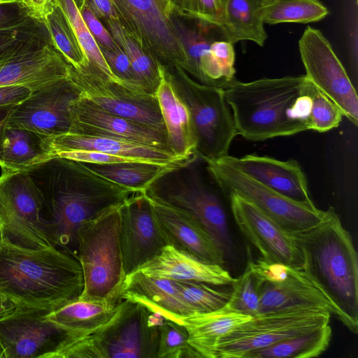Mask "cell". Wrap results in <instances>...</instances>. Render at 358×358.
I'll use <instances>...</instances> for the list:
<instances>
[{
	"instance_id": "cell-1",
	"label": "cell",
	"mask_w": 358,
	"mask_h": 358,
	"mask_svg": "<svg viewBox=\"0 0 358 358\" xmlns=\"http://www.w3.org/2000/svg\"><path fill=\"white\" fill-rule=\"evenodd\" d=\"M43 199V216L55 246L77 259L80 227L133 193L91 171L83 162L54 157L26 171Z\"/></svg>"
},
{
	"instance_id": "cell-2",
	"label": "cell",
	"mask_w": 358,
	"mask_h": 358,
	"mask_svg": "<svg viewBox=\"0 0 358 358\" xmlns=\"http://www.w3.org/2000/svg\"><path fill=\"white\" fill-rule=\"evenodd\" d=\"M82 268L73 255L56 247L29 249L0 234V296L17 308L52 311L79 299Z\"/></svg>"
},
{
	"instance_id": "cell-3",
	"label": "cell",
	"mask_w": 358,
	"mask_h": 358,
	"mask_svg": "<svg viewBox=\"0 0 358 358\" xmlns=\"http://www.w3.org/2000/svg\"><path fill=\"white\" fill-rule=\"evenodd\" d=\"M315 86L305 75L236 80L224 88L238 135L250 141L308 130Z\"/></svg>"
},
{
	"instance_id": "cell-4",
	"label": "cell",
	"mask_w": 358,
	"mask_h": 358,
	"mask_svg": "<svg viewBox=\"0 0 358 358\" xmlns=\"http://www.w3.org/2000/svg\"><path fill=\"white\" fill-rule=\"evenodd\" d=\"M289 234L301 253L303 269L329 301L331 313L357 334V254L334 208L315 225Z\"/></svg>"
},
{
	"instance_id": "cell-5",
	"label": "cell",
	"mask_w": 358,
	"mask_h": 358,
	"mask_svg": "<svg viewBox=\"0 0 358 358\" xmlns=\"http://www.w3.org/2000/svg\"><path fill=\"white\" fill-rule=\"evenodd\" d=\"M145 306L121 300L111 319L68 345L54 358H157L159 327Z\"/></svg>"
},
{
	"instance_id": "cell-6",
	"label": "cell",
	"mask_w": 358,
	"mask_h": 358,
	"mask_svg": "<svg viewBox=\"0 0 358 358\" xmlns=\"http://www.w3.org/2000/svg\"><path fill=\"white\" fill-rule=\"evenodd\" d=\"M120 206L85 222L77 233V257L84 279L80 300L118 303L124 280Z\"/></svg>"
},
{
	"instance_id": "cell-7",
	"label": "cell",
	"mask_w": 358,
	"mask_h": 358,
	"mask_svg": "<svg viewBox=\"0 0 358 358\" xmlns=\"http://www.w3.org/2000/svg\"><path fill=\"white\" fill-rule=\"evenodd\" d=\"M196 161L166 172L145 193L152 201L186 213L197 220L227 259L232 254L234 248L227 214L217 194L196 167Z\"/></svg>"
},
{
	"instance_id": "cell-8",
	"label": "cell",
	"mask_w": 358,
	"mask_h": 358,
	"mask_svg": "<svg viewBox=\"0 0 358 358\" xmlns=\"http://www.w3.org/2000/svg\"><path fill=\"white\" fill-rule=\"evenodd\" d=\"M167 70L176 92L187 106L196 138V155L203 162L229 155L238 135L224 89L201 84L179 67Z\"/></svg>"
},
{
	"instance_id": "cell-9",
	"label": "cell",
	"mask_w": 358,
	"mask_h": 358,
	"mask_svg": "<svg viewBox=\"0 0 358 358\" xmlns=\"http://www.w3.org/2000/svg\"><path fill=\"white\" fill-rule=\"evenodd\" d=\"M331 313L320 308H292L259 314L224 335L217 358H244L249 352L329 324Z\"/></svg>"
},
{
	"instance_id": "cell-10",
	"label": "cell",
	"mask_w": 358,
	"mask_h": 358,
	"mask_svg": "<svg viewBox=\"0 0 358 358\" xmlns=\"http://www.w3.org/2000/svg\"><path fill=\"white\" fill-rule=\"evenodd\" d=\"M43 199L27 172L0 176V234L14 245L40 249L55 246L43 216Z\"/></svg>"
},
{
	"instance_id": "cell-11",
	"label": "cell",
	"mask_w": 358,
	"mask_h": 358,
	"mask_svg": "<svg viewBox=\"0 0 358 358\" xmlns=\"http://www.w3.org/2000/svg\"><path fill=\"white\" fill-rule=\"evenodd\" d=\"M206 169L226 195L248 200L289 233L307 229L324 219L327 210L294 201L264 186L220 159L205 162Z\"/></svg>"
},
{
	"instance_id": "cell-12",
	"label": "cell",
	"mask_w": 358,
	"mask_h": 358,
	"mask_svg": "<svg viewBox=\"0 0 358 358\" xmlns=\"http://www.w3.org/2000/svg\"><path fill=\"white\" fill-rule=\"evenodd\" d=\"M48 312L17 308L0 319V345L5 358H54L64 348L84 337L48 320Z\"/></svg>"
},
{
	"instance_id": "cell-13",
	"label": "cell",
	"mask_w": 358,
	"mask_h": 358,
	"mask_svg": "<svg viewBox=\"0 0 358 358\" xmlns=\"http://www.w3.org/2000/svg\"><path fill=\"white\" fill-rule=\"evenodd\" d=\"M120 22L155 58L183 71L187 57L160 0H111Z\"/></svg>"
},
{
	"instance_id": "cell-14",
	"label": "cell",
	"mask_w": 358,
	"mask_h": 358,
	"mask_svg": "<svg viewBox=\"0 0 358 358\" xmlns=\"http://www.w3.org/2000/svg\"><path fill=\"white\" fill-rule=\"evenodd\" d=\"M299 50L308 80L357 126V91L330 42L320 30L308 26L299 41Z\"/></svg>"
},
{
	"instance_id": "cell-15",
	"label": "cell",
	"mask_w": 358,
	"mask_h": 358,
	"mask_svg": "<svg viewBox=\"0 0 358 358\" xmlns=\"http://www.w3.org/2000/svg\"><path fill=\"white\" fill-rule=\"evenodd\" d=\"M72 69L47 32L0 52V87L21 85L34 91L70 77Z\"/></svg>"
},
{
	"instance_id": "cell-16",
	"label": "cell",
	"mask_w": 358,
	"mask_h": 358,
	"mask_svg": "<svg viewBox=\"0 0 358 358\" xmlns=\"http://www.w3.org/2000/svg\"><path fill=\"white\" fill-rule=\"evenodd\" d=\"M82 90L71 77L62 78L32 92L17 104L6 126L30 130L43 136L70 132L71 107Z\"/></svg>"
},
{
	"instance_id": "cell-17",
	"label": "cell",
	"mask_w": 358,
	"mask_h": 358,
	"mask_svg": "<svg viewBox=\"0 0 358 358\" xmlns=\"http://www.w3.org/2000/svg\"><path fill=\"white\" fill-rule=\"evenodd\" d=\"M120 245L124 279L169 245L145 192H134L120 207Z\"/></svg>"
},
{
	"instance_id": "cell-18",
	"label": "cell",
	"mask_w": 358,
	"mask_h": 358,
	"mask_svg": "<svg viewBox=\"0 0 358 358\" xmlns=\"http://www.w3.org/2000/svg\"><path fill=\"white\" fill-rule=\"evenodd\" d=\"M71 77L81 89V95L100 108L166 131L156 96L131 90L120 83L106 81L87 69L76 71L73 68Z\"/></svg>"
},
{
	"instance_id": "cell-19",
	"label": "cell",
	"mask_w": 358,
	"mask_h": 358,
	"mask_svg": "<svg viewBox=\"0 0 358 358\" xmlns=\"http://www.w3.org/2000/svg\"><path fill=\"white\" fill-rule=\"evenodd\" d=\"M228 196L239 230L263 259L303 268L301 253L289 232L248 200L235 194Z\"/></svg>"
},
{
	"instance_id": "cell-20",
	"label": "cell",
	"mask_w": 358,
	"mask_h": 358,
	"mask_svg": "<svg viewBox=\"0 0 358 358\" xmlns=\"http://www.w3.org/2000/svg\"><path fill=\"white\" fill-rule=\"evenodd\" d=\"M257 285L259 314L306 307L331 313L329 301L302 268L271 263L265 269L264 280Z\"/></svg>"
},
{
	"instance_id": "cell-21",
	"label": "cell",
	"mask_w": 358,
	"mask_h": 358,
	"mask_svg": "<svg viewBox=\"0 0 358 358\" xmlns=\"http://www.w3.org/2000/svg\"><path fill=\"white\" fill-rule=\"evenodd\" d=\"M71 117L69 133L109 137L171 150L166 131L106 112L82 95L72 103Z\"/></svg>"
},
{
	"instance_id": "cell-22",
	"label": "cell",
	"mask_w": 358,
	"mask_h": 358,
	"mask_svg": "<svg viewBox=\"0 0 358 358\" xmlns=\"http://www.w3.org/2000/svg\"><path fill=\"white\" fill-rule=\"evenodd\" d=\"M220 159L294 201L314 204L308 190L306 176L296 160L281 161L256 155H247L241 157L229 155Z\"/></svg>"
},
{
	"instance_id": "cell-23",
	"label": "cell",
	"mask_w": 358,
	"mask_h": 358,
	"mask_svg": "<svg viewBox=\"0 0 358 358\" xmlns=\"http://www.w3.org/2000/svg\"><path fill=\"white\" fill-rule=\"evenodd\" d=\"M150 201L169 245L204 262L224 264L223 251L197 220L186 213Z\"/></svg>"
},
{
	"instance_id": "cell-24",
	"label": "cell",
	"mask_w": 358,
	"mask_h": 358,
	"mask_svg": "<svg viewBox=\"0 0 358 358\" xmlns=\"http://www.w3.org/2000/svg\"><path fill=\"white\" fill-rule=\"evenodd\" d=\"M129 300L145 306L166 320L182 324L184 317L196 314L182 299L174 280L146 275L138 271L123 280L119 300Z\"/></svg>"
},
{
	"instance_id": "cell-25",
	"label": "cell",
	"mask_w": 358,
	"mask_h": 358,
	"mask_svg": "<svg viewBox=\"0 0 358 358\" xmlns=\"http://www.w3.org/2000/svg\"><path fill=\"white\" fill-rule=\"evenodd\" d=\"M45 140L50 155L61 150H88L168 165L184 166L195 160L179 157L169 150L100 136L66 133Z\"/></svg>"
},
{
	"instance_id": "cell-26",
	"label": "cell",
	"mask_w": 358,
	"mask_h": 358,
	"mask_svg": "<svg viewBox=\"0 0 358 358\" xmlns=\"http://www.w3.org/2000/svg\"><path fill=\"white\" fill-rule=\"evenodd\" d=\"M137 271L152 277L218 286L231 285L235 280L223 266L204 262L171 245Z\"/></svg>"
},
{
	"instance_id": "cell-27",
	"label": "cell",
	"mask_w": 358,
	"mask_h": 358,
	"mask_svg": "<svg viewBox=\"0 0 358 358\" xmlns=\"http://www.w3.org/2000/svg\"><path fill=\"white\" fill-rule=\"evenodd\" d=\"M162 116L165 124L169 146L178 157L194 160L196 138L192 117L185 102L179 96L164 67L156 92Z\"/></svg>"
},
{
	"instance_id": "cell-28",
	"label": "cell",
	"mask_w": 358,
	"mask_h": 358,
	"mask_svg": "<svg viewBox=\"0 0 358 358\" xmlns=\"http://www.w3.org/2000/svg\"><path fill=\"white\" fill-rule=\"evenodd\" d=\"M45 137L30 130L6 125L0 132L2 173L26 172L52 159Z\"/></svg>"
},
{
	"instance_id": "cell-29",
	"label": "cell",
	"mask_w": 358,
	"mask_h": 358,
	"mask_svg": "<svg viewBox=\"0 0 358 358\" xmlns=\"http://www.w3.org/2000/svg\"><path fill=\"white\" fill-rule=\"evenodd\" d=\"M252 317L222 308L196 313L182 320L188 332V343L203 358H217L218 341L233 329Z\"/></svg>"
},
{
	"instance_id": "cell-30",
	"label": "cell",
	"mask_w": 358,
	"mask_h": 358,
	"mask_svg": "<svg viewBox=\"0 0 358 358\" xmlns=\"http://www.w3.org/2000/svg\"><path fill=\"white\" fill-rule=\"evenodd\" d=\"M220 29L224 40L234 44L249 41L263 46L268 35L260 15L262 0H220Z\"/></svg>"
},
{
	"instance_id": "cell-31",
	"label": "cell",
	"mask_w": 358,
	"mask_h": 358,
	"mask_svg": "<svg viewBox=\"0 0 358 358\" xmlns=\"http://www.w3.org/2000/svg\"><path fill=\"white\" fill-rule=\"evenodd\" d=\"M108 31L128 57L133 71L143 90L156 96L164 66L145 48L120 20L106 21Z\"/></svg>"
},
{
	"instance_id": "cell-32",
	"label": "cell",
	"mask_w": 358,
	"mask_h": 358,
	"mask_svg": "<svg viewBox=\"0 0 358 358\" xmlns=\"http://www.w3.org/2000/svg\"><path fill=\"white\" fill-rule=\"evenodd\" d=\"M83 164L93 173L134 192H145L160 176L182 166L147 162Z\"/></svg>"
},
{
	"instance_id": "cell-33",
	"label": "cell",
	"mask_w": 358,
	"mask_h": 358,
	"mask_svg": "<svg viewBox=\"0 0 358 358\" xmlns=\"http://www.w3.org/2000/svg\"><path fill=\"white\" fill-rule=\"evenodd\" d=\"M118 303L78 299L48 312L45 317L86 336L111 319Z\"/></svg>"
},
{
	"instance_id": "cell-34",
	"label": "cell",
	"mask_w": 358,
	"mask_h": 358,
	"mask_svg": "<svg viewBox=\"0 0 358 358\" xmlns=\"http://www.w3.org/2000/svg\"><path fill=\"white\" fill-rule=\"evenodd\" d=\"M331 335V327L328 324L250 352L244 358L317 357L328 348Z\"/></svg>"
},
{
	"instance_id": "cell-35",
	"label": "cell",
	"mask_w": 358,
	"mask_h": 358,
	"mask_svg": "<svg viewBox=\"0 0 358 358\" xmlns=\"http://www.w3.org/2000/svg\"><path fill=\"white\" fill-rule=\"evenodd\" d=\"M51 40L67 62L76 71L88 67V59L83 51L73 29L57 0H47L42 13Z\"/></svg>"
},
{
	"instance_id": "cell-36",
	"label": "cell",
	"mask_w": 358,
	"mask_h": 358,
	"mask_svg": "<svg viewBox=\"0 0 358 358\" xmlns=\"http://www.w3.org/2000/svg\"><path fill=\"white\" fill-rule=\"evenodd\" d=\"M329 14L319 0H262L260 15L264 24L310 23Z\"/></svg>"
},
{
	"instance_id": "cell-37",
	"label": "cell",
	"mask_w": 358,
	"mask_h": 358,
	"mask_svg": "<svg viewBox=\"0 0 358 358\" xmlns=\"http://www.w3.org/2000/svg\"><path fill=\"white\" fill-rule=\"evenodd\" d=\"M57 1L71 23L78 41L88 59L89 66L86 69L106 81L123 85L110 70L74 0Z\"/></svg>"
},
{
	"instance_id": "cell-38",
	"label": "cell",
	"mask_w": 358,
	"mask_h": 358,
	"mask_svg": "<svg viewBox=\"0 0 358 358\" xmlns=\"http://www.w3.org/2000/svg\"><path fill=\"white\" fill-rule=\"evenodd\" d=\"M182 299L196 313L220 309L228 301L231 292L218 285L196 281L174 280Z\"/></svg>"
},
{
	"instance_id": "cell-39",
	"label": "cell",
	"mask_w": 358,
	"mask_h": 358,
	"mask_svg": "<svg viewBox=\"0 0 358 358\" xmlns=\"http://www.w3.org/2000/svg\"><path fill=\"white\" fill-rule=\"evenodd\" d=\"M232 290L224 307L251 317L259 315V294L257 280L248 264L244 272L235 278Z\"/></svg>"
},
{
	"instance_id": "cell-40",
	"label": "cell",
	"mask_w": 358,
	"mask_h": 358,
	"mask_svg": "<svg viewBox=\"0 0 358 358\" xmlns=\"http://www.w3.org/2000/svg\"><path fill=\"white\" fill-rule=\"evenodd\" d=\"M201 355L188 343L185 327L166 320L159 327L157 358H199Z\"/></svg>"
},
{
	"instance_id": "cell-41",
	"label": "cell",
	"mask_w": 358,
	"mask_h": 358,
	"mask_svg": "<svg viewBox=\"0 0 358 358\" xmlns=\"http://www.w3.org/2000/svg\"><path fill=\"white\" fill-rule=\"evenodd\" d=\"M166 9L169 15H180L220 28V0H168Z\"/></svg>"
},
{
	"instance_id": "cell-42",
	"label": "cell",
	"mask_w": 358,
	"mask_h": 358,
	"mask_svg": "<svg viewBox=\"0 0 358 358\" xmlns=\"http://www.w3.org/2000/svg\"><path fill=\"white\" fill-rule=\"evenodd\" d=\"M343 116L340 107L315 87L308 117V130L328 131L337 127Z\"/></svg>"
},
{
	"instance_id": "cell-43",
	"label": "cell",
	"mask_w": 358,
	"mask_h": 358,
	"mask_svg": "<svg viewBox=\"0 0 358 358\" xmlns=\"http://www.w3.org/2000/svg\"><path fill=\"white\" fill-rule=\"evenodd\" d=\"M99 48L110 70L123 85L131 90L145 93L136 78L128 57L119 45L115 49L100 45Z\"/></svg>"
},
{
	"instance_id": "cell-44",
	"label": "cell",
	"mask_w": 358,
	"mask_h": 358,
	"mask_svg": "<svg viewBox=\"0 0 358 358\" xmlns=\"http://www.w3.org/2000/svg\"><path fill=\"white\" fill-rule=\"evenodd\" d=\"M47 32L43 20L36 16L18 27L0 30V52Z\"/></svg>"
},
{
	"instance_id": "cell-45",
	"label": "cell",
	"mask_w": 358,
	"mask_h": 358,
	"mask_svg": "<svg viewBox=\"0 0 358 358\" xmlns=\"http://www.w3.org/2000/svg\"><path fill=\"white\" fill-rule=\"evenodd\" d=\"M35 16L26 0L0 1V30L18 27Z\"/></svg>"
},
{
	"instance_id": "cell-46",
	"label": "cell",
	"mask_w": 358,
	"mask_h": 358,
	"mask_svg": "<svg viewBox=\"0 0 358 358\" xmlns=\"http://www.w3.org/2000/svg\"><path fill=\"white\" fill-rule=\"evenodd\" d=\"M80 11L87 27L99 45L107 49H115L118 46L108 29L103 26L88 6L84 5Z\"/></svg>"
},
{
	"instance_id": "cell-47",
	"label": "cell",
	"mask_w": 358,
	"mask_h": 358,
	"mask_svg": "<svg viewBox=\"0 0 358 358\" xmlns=\"http://www.w3.org/2000/svg\"><path fill=\"white\" fill-rule=\"evenodd\" d=\"M29 87L21 85L0 87V106L17 105L32 94Z\"/></svg>"
},
{
	"instance_id": "cell-48",
	"label": "cell",
	"mask_w": 358,
	"mask_h": 358,
	"mask_svg": "<svg viewBox=\"0 0 358 358\" xmlns=\"http://www.w3.org/2000/svg\"><path fill=\"white\" fill-rule=\"evenodd\" d=\"M87 6L96 16L107 20H120L115 8L111 0H87Z\"/></svg>"
},
{
	"instance_id": "cell-49",
	"label": "cell",
	"mask_w": 358,
	"mask_h": 358,
	"mask_svg": "<svg viewBox=\"0 0 358 358\" xmlns=\"http://www.w3.org/2000/svg\"><path fill=\"white\" fill-rule=\"evenodd\" d=\"M16 308L12 302L0 296V319L13 313Z\"/></svg>"
},
{
	"instance_id": "cell-50",
	"label": "cell",
	"mask_w": 358,
	"mask_h": 358,
	"mask_svg": "<svg viewBox=\"0 0 358 358\" xmlns=\"http://www.w3.org/2000/svg\"><path fill=\"white\" fill-rule=\"evenodd\" d=\"M17 105H9L0 106V132L6 125V122L10 114L13 113Z\"/></svg>"
},
{
	"instance_id": "cell-51",
	"label": "cell",
	"mask_w": 358,
	"mask_h": 358,
	"mask_svg": "<svg viewBox=\"0 0 358 358\" xmlns=\"http://www.w3.org/2000/svg\"><path fill=\"white\" fill-rule=\"evenodd\" d=\"M36 15L41 18L42 13L45 9L47 0H27Z\"/></svg>"
},
{
	"instance_id": "cell-52",
	"label": "cell",
	"mask_w": 358,
	"mask_h": 358,
	"mask_svg": "<svg viewBox=\"0 0 358 358\" xmlns=\"http://www.w3.org/2000/svg\"><path fill=\"white\" fill-rule=\"evenodd\" d=\"M87 0H74L79 10L86 3Z\"/></svg>"
},
{
	"instance_id": "cell-53",
	"label": "cell",
	"mask_w": 358,
	"mask_h": 358,
	"mask_svg": "<svg viewBox=\"0 0 358 358\" xmlns=\"http://www.w3.org/2000/svg\"><path fill=\"white\" fill-rule=\"evenodd\" d=\"M0 358H5L3 350L0 345Z\"/></svg>"
},
{
	"instance_id": "cell-54",
	"label": "cell",
	"mask_w": 358,
	"mask_h": 358,
	"mask_svg": "<svg viewBox=\"0 0 358 358\" xmlns=\"http://www.w3.org/2000/svg\"><path fill=\"white\" fill-rule=\"evenodd\" d=\"M165 6V7L166 6V3H167V1L168 0H160Z\"/></svg>"
},
{
	"instance_id": "cell-55",
	"label": "cell",
	"mask_w": 358,
	"mask_h": 358,
	"mask_svg": "<svg viewBox=\"0 0 358 358\" xmlns=\"http://www.w3.org/2000/svg\"><path fill=\"white\" fill-rule=\"evenodd\" d=\"M0 1H7V0H0Z\"/></svg>"
},
{
	"instance_id": "cell-56",
	"label": "cell",
	"mask_w": 358,
	"mask_h": 358,
	"mask_svg": "<svg viewBox=\"0 0 358 358\" xmlns=\"http://www.w3.org/2000/svg\"><path fill=\"white\" fill-rule=\"evenodd\" d=\"M27 1V0H26Z\"/></svg>"
}]
</instances>
